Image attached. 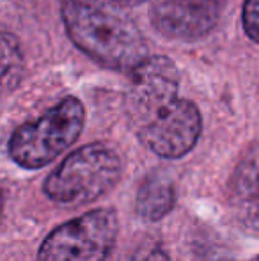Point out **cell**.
Returning a JSON list of instances; mask_svg holds the SVG:
<instances>
[{"instance_id": "7a4b0ae2", "label": "cell", "mask_w": 259, "mask_h": 261, "mask_svg": "<svg viewBox=\"0 0 259 261\" xmlns=\"http://www.w3.org/2000/svg\"><path fill=\"white\" fill-rule=\"evenodd\" d=\"M123 164L107 144L93 142L73 151L46 178L43 192L64 206H82L112 190L121 179Z\"/></svg>"}, {"instance_id": "4fadbf2b", "label": "cell", "mask_w": 259, "mask_h": 261, "mask_svg": "<svg viewBox=\"0 0 259 261\" xmlns=\"http://www.w3.org/2000/svg\"><path fill=\"white\" fill-rule=\"evenodd\" d=\"M119 7H137L142 2H148V0H114Z\"/></svg>"}, {"instance_id": "5b68a950", "label": "cell", "mask_w": 259, "mask_h": 261, "mask_svg": "<svg viewBox=\"0 0 259 261\" xmlns=\"http://www.w3.org/2000/svg\"><path fill=\"white\" fill-rule=\"evenodd\" d=\"M180 71L165 55L148 57L131 71L130 86L125 94V110L135 132L151 123L178 100Z\"/></svg>"}, {"instance_id": "9c48e42d", "label": "cell", "mask_w": 259, "mask_h": 261, "mask_svg": "<svg viewBox=\"0 0 259 261\" xmlns=\"http://www.w3.org/2000/svg\"><path fill=\"white\" fill-rule=\"evenodd\" d=\"M137 213L144 220L156 222L163 219L174 206V187L167 178L149 176L138 187L135 197Z\"/></svg>"}, {"instance_id": "277c9868", "label": "cell", "mask_w": 259, "mask_h": 261, "mask_svg": "<svg viewBox=\"0 0 259 261\" xmlns=\"http://www.w3.org/2000/svg\"><path fill=\"white\" fill-rule=\"evenodd\" d=\"M118 233L114 210H93L55 227L41 244L36 261H105Z\"/></svg>"}, {"instance_id": "5bb4252c", "label": "cell", "mask_w": 259, "mask_h": 261, "mask_svg": "<svg viewBox=\"0 0 259 261\" xmlns=\"http://www.w3.org/2000/svg\"><path fill=\"white\" fill-rule=\"evenodd\" d=\"M249 261H259V256H256V258H252V259H249Z\"/></svg>"}, {"instance_id": "7c38bea8", "label": "cell", "mask_w": 259, "mask_h": 261, "mask_svg": "<svg viewBox=\"0 0 259 261\" xmlns=\"http://www.w3.org/2000/svg\"><path fill=\"white\" fill-rule=\"evenodd\" d=\"M144 261H170V258L167 256L165 251H162V249H153V251L144 258Z\"/></svg>"}, {"instance_id": "30bf717a", "label": "cell", "mask_w": 259, "mask_h": 261, "mask_svg": "<svg viewBox=\"0 0 259 261\" xmlns=\"http://www.w3.org/2000/svg\"><path fill=\"white\" fill-rule=\"evenodd\" d=\"M23 57L14 36L9 32L2 34V82L6 89H13L21 79Z\"/></svg>"}, {"instance_id": "ba28073f", "label": "cell", "mask_w": 259, "mask_h": 261, "mask_svg": "<svg viewBox=\"0 0 259 261\" xmlns=\"http://www.w3.org/2000/svg\"><path fill=\"white\" fill-rule=\"evenodd\" d=\"M229 197L240 219L259 229V142H254L236 164L229 179Z\"/></svg>"}, {"instance_id": "3957f363", "label": "cell", "mask_w": 259, "mask_h": 261, "mask_svg": "<svg viewBox=\"0 0 259 261\" xmlns=\"http://www.w3.org/2000/svg\"><path fill=\"white\" fill-rule=\"evenodd\" d=\"M85 109L76 98H64L41 117L21 124L9 139V156L25 169H39L55 160L80 137Z\"/></svg>"}, {"instance_id": "6da1fadb", "label": "cell", "mask_w": 259, "mask_h": 261, "mask_svg": "<svg viewBox=\"0 0 259 261\" xmlns=\"http://www.w3.org/2000/svg\"><path fill=\"white\" fill-rule=\"evenodd\" d=\"M63 21L75 46L103 68L131 73L148 59L137 25L94 0H64Z\"/></svg>"}, {"instance_id": "8fae6325", "label": "cell", "mask_w": 259, "mask_h": 261, "mask_svg": "<svg viewBox=\"0 0 259 261\" xmlns=\"http://www.w3.org/2000/svg\"><path fill=\"white\" fill-rule=\"evenodd\" d=\"M245 34L259 45V0H245L242 9Z\"/></svg>"}, {"instance_id": "52a82bcc", "label": "cell", "mask_w": 259, "mask_h": 261, "mask_svg": "<svg viewBox=\"0 0 259 261\" xmlns=\"http://www.w3.org/2000/svg\"><path fill=\"white\" fill-rule=\"evenodd\" d=\"M222 13V0H156L151 23L162 36L195 41L213 31Z\"/></svg>"}, {"instance_id": "8992f818", "label": "cell", "mask_w": 259, "mask_h": 261, "mask_svg": "<svg viewBox=\"0 0 259 261\" xmlns=\"http://www.w3.org/2000/svg\"><path fill=\"white\" fill-rule=\"evenodd\" d=\"M203 119L195 103L178 98L151 123L135 132L138 141L162 158H181L194 149L200 137Z\"/></svg>"}]
</instances>
